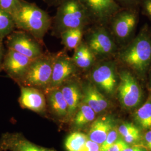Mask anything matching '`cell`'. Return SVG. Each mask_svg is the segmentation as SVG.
<instances>
[{"instance_id": "obj_1", "label": "cell", "mask_w": 151, "mask_h": 151, "mask_svg": "<svg viewBox=\"0 0 151 151\" xmlns=\"http://www.w3.org/2000/svg\"><path fill=\"white\" fill-rule=\"evenodd\" d=\"M12 16L15 27L27 32L39 41H42L52 22L47 12L35 4L24 0H20Z\"/></svg>"}, {"instance_id": "obj_2", "label": "cell", "mask_w": 151, "mask_h": 151, "mask_svg": "<svg viewBox=\"0 0 151 151\" xmlns=\"http://www.w3.org/2000/svg\"><path fill=\"white\" fill-rule=\"evenodd\" d=\"M121 61L140 78L145 77L151 65V39L143 30L119 54Z\"/></svg>"}, {"instance_id": "obj_3", "label": "cell", "mask_w": 151, "mask_h": 151, "mask_svg": "<svg viewBox=\"0 0 151 151\" xmlns=\"http://www.w3.org/2000/svg\"><path fill=\"white\" fill-rule=\"evenodd\" d=\"M90 20L79 0H63L57 6L53 19V31L59 35L65 30L84 28Z\"/></svg>"}, {"instance_id": "obj_4", "label": "cell", "mask_w": 151, "mask_h": 151, "mask_svg": "<svg viewBox=\"0 0 151 151\" xmlns=\"http://www.w3.org/2000/svg\"><path fill=\"white\" fill-rule=\"evenodd\" d=\"M54 55L44 54L32 60L19 85L42 90L48 88L52 75Z\"/></svg>"}, {"instance_id": "obj_5", "label": "cell", "mask_w": 151, "mask_h": 151, "mask_svg": "<svg viewBox=\"0 0 151 151\" xmlns=\"http://www.w3.org/2000/svg\"><path fill=\"white\" fill-rule=\"evenodd\" d=\"M90 81L106 96H113L116 91L119 75L115 63L112 61H101L90 69Z\"/></svg>"}, {"instance_id": "obj_6", "label": "cell", "mask_w": 151, "mask_h": 151, "mask_svg": "<svg viewBox=\"0 0 151 151\" xmlns=\"http://www.w3.org/2000/svg\"><path fill=\"white\" fill-rule=\"evenodd\" d=\"M116 92L119 102L127 109H133L140 105L143 91L135 76L126 70L119 73Z\"/></svg>"}, {"instance_id": "obj_7", "label": "cell", "mask_w": 151, "mask_h": 151, "mask_svg": "<svg viewBox=\"0 0 151 151\" xmlns=\"http://www.w3.org/2000/svg\"><path fill=\"white\" fill-rule=\"evenodd\" d=\"M6 40L7 49H10L27 56L35 59L44 54L42 45L36 38L23 31H13Z\"/></svg>"}, {"instance_id": "obj_8", "label": "cell", "mask_w": 151, "mask_h": 151, "mask_svg": "<svg viewBox=\"0 0 151 151\" xmlns=\"http://www.w3.org/2000/svg\"><path fill=\"white\" fill-rule=\"evenodd\" d=\"M90 20L104 24L117 14L119 7L115 0H79Z\"/></svg>"}, {"instance_id": "obj_9", "label": "cell", "mask_w": 151, "mask_h": 151, "mask_svg": "<svg viewBox=\"0 0 151 151\" xmlns=\"http://www.w3.org/2000/svg\"><path fill=\"white\" fill-rule=\"evenodd\" d=\"M78 69L72 57L65 52L54 55L52 75L49 88L60 87L65 82L76 77Z\"/></svg>"}, {"instance_id": "obj_10", "label": "cell", "mask_w": 151, "mask_h": 151, "mask_svg": "<svg viewBox=\"0 0 151 151\" xmlns=\"http://www.w3.org/2000/svg\"><path fill=\"white\" fill-rule=\"evenodd\" d=\"M86 43L95 55L106 57L115 50V44L110 33L103 27H96L87 34Z\"/></svg>"}, {"instance_id": "obj_11", "label": "cell", "mask_w": 151, "mask_h": 151, "mask_svg": "<svg viewBox=\"0 0 151 151\" xmlns=\"http://www.w3.org/2000/svg\"><path fill=\"white\" fill-rule=\"evenodd\" d=\"M32 60L15 50L7 49L4 55L2 70L11 79L19 83Z\"/></svg>"}, {"instance_id": "obj_12", "label": "cell", "mask_w": 151, "mask_h": 151, "mask_svg": "<svg viewBox=\"0 0 151 151\" xmlns=\"http://www.w3.org/2000/svg\"><path fill=\"white\" fill-rule=\"evenodd\" d=\"M0 151H56L38 146L20 133H3L0 138Z\"/></svg>"}, {"instance_id": "obj_13", "label": "cell", "mask_w": 151, "mask_h": 151, "mask_svg": "<svg viewBox=\"0 0 151 151\" xmlns=\"http://www.w3.org/2000/svg\"><path fill=\"white\" fill-rule=\"evenodd\" d=\"M19 103L23 109L37 113H43L47 109L45 95L43 90L32 87L20 85Z\"/></svg>"}, {"instance_id": "obj_14", "label": "cell", "mask_w": 151, "mask_h": 151, "mask_svg": "<svg viewBox=\"0 0 151 151\" xmlns=\"http://www.w3.org/2000/svg\"><path fill=\"white\" fill-rule=\"evenodd\" d=\"M82 103L89 106L96 114L103 113L110 107V101L90 81L81 83Z\"/></svg>"}, {"instance_id": "obj_15", "label": "cell", "mask_w": 151, "mask_h": 151, "mask_svg": "<svg viewBox=\"0 0 151 151\" xmlns=\"http://www.w3.org/2000/svg\"><path fill=\"white\" fill-rule=\"evenodd\" d=\"M59 87L68 105V120H70L82 101L81 83L74 77L65 82Z\"/></svg>"}, {"instance_id": "obj_16", "label": "cell", "mask_w": 151, "mask_h": 151, "mask_svg": "<svg viewBox=\"0 0 151 151\" xmlns=\"http://www.w3.org/2000/svg\"><path fill=\"white\" fill-rule=\"evenodd\" d=\"M115 126V119L112 115L105 114L100 116L92 123L88 138L101 145Z\"/></svg>"}, {"instance_id": "obj_17", "label": "cell", "mask_w": 151, "mask_h": 151, "mask_svg": "<svg viewBox=\"0 0 151 151\" xmlns=\"http://www.w3.org/2000/svg\"><path fill=\"white\" fill-rule=\"evenodd\" d=\"M45 91L47 106L52 113L60 120H68V108L59 87L49 88Z\"/></svg>"}, {"instance_id": "obj_18", "label": "cell", "mask_w": 151, "mask_h": 151, "mask_svg": "<svg viewBox=\"0 0 151 151\" xmlns=\"http://www.w3.org/2000/svg\"><path fill=\"white\" fill-rule=\"evenodd\" d=\"M113 22V30L116 37L124 40L133 32L137 22V18L133 13L125 12L114 16Z\"/></svg>"}, {"instance_id": "obj_19", "label": "cell", "mask_w": 151, "mask_h": 151, "mask_svg": "<svg viewBox=\"0 0 151 151\" xmlns=\"http://www.w3.org/2000/svg\"><path fill=\"white\" fill-rule=\"evenodd\" d=\"M72 58L78 70H87L95 64L96 57L86 42L82 41L75 49Z\"/></svg>"}, {"instance_id": "obj_20", "label": "cell", "mask_w": 151, "mask_h": 151, "mask_svg": "<svg viewBox=\"0 0 151 151\" xmlns=\"http://www.w3.org/2000/svg\"><path fill=\"white\" fill-rule=\"evenodd\" d=\"M96 114L85 103H81L72 118V125L76 129L84 128L88 124H91L96 119Z\"/></svg>"}, {"instance_id": "obj_21", "label": "cell", "mask_w": 151, "mask_h": 151, "mask_svg": "<svg viewBox=\"0 0 151 151\" xmlns=\"http://www.w3.org/2000/svg\"><path fill=\"white\" fill-rule=\"evenodd\" d=\"M135 125L144 131L151 130V96L134 114Z\"/></svg>"}, {"instance_id": "obj_22", "label": "cell", "mask_w": 151, "mask_h": 151, "mask_svg": "<svg viewBox=\"0 0 151 151\" xmlns=\"http://www.w3.org/2000/svg\"><path fill=\"white\" fill-rule=\"evenodd\" d=\"M120 138L129 145H134L142 138L141 130L135 124L124 122L117 127Z\"/></svg>"}, {"instance_id": "obj_23", "label": "cell", "mask_w": 151, "mask_h": 151, "mask_svg": "<svg viewBox=\"0 0 151 151\" xmlns=\"http://www.w3.org/2000/svg\"><path fill=\"white\" fill-rule=\"evenodd\" d=\"M84 28L78 27L68 29L60 34L62 43L67 50L75 49L82 41Z\"/></svg>"}, {"instance_id": "obj_24", "label": "cell", "mask_w": 151, "mask_h": 151, "mask_svg": "<svg viewBox=\"0 0 151 151\" xmlns=\"http://www.w3.org/2000/svg\"><path fill=\"white\" fill-rule=\"evenodd\" d=\"M88 139V136L84 133L78 131L73 132L66 138L65 148L67 151H79Z\"/></svg>"}, {"instance_id": "obj_25", "label": "cell", "mask_w": 151, "mask_h": 151, "mask_svg": "<svg viewBox=\"0 0 151 151\" xmlns=\"http://www.w3.org/2000/svg\"><path fill=\"white\" fill-rule=\"evenodd\" d=\"M15 27L11 14L0 8V38L3 40L12 32Z\"/></svg>"}, {"instance_id": "obj_26", "label": "cell", "mask_w": 151, "mask_h": 151, "mask_svg": "<svg viewBox=\"0 0 151 151\" xmlns=\"http://www.w3.org/2000/svg\"><path fill=\"white\" fill-rule=\"evenodd\" d=\"M120 138L117 129V126H115L109 133L105 140L100 145V151H106L114 143Z\"/></svg>"}, {"instance_id": "obj_27", "label": "cell", "mask_w": 151, "mask_h": 151, "mask_svg": "<svg viewBox=\"0 0 151 151\" xmlns=\"http://www.w3.org/2000/svg\"><path fill=\"white\" fill-rule=\"evenodd\" d=\"M20 0H0V8L12 15L19 5Z\"/></svg>"}, {"instance_id": "obj_28", "label": "cell", "mask_w": 151, "mask_h": 151, "mask_svg": "<svg viewBox=\"0 0 151 151\" xmlns=\"http://www.w3.org/2000/svg\"><path fill=\"white\" fill-rule=\"evenodd\" d=\"M128 147L129 145L120 138L106 151H124Z\"/></svg>"}, {"instance_id": "obj_29", "label": "cell", "mask_w": 151, "mask_h": 151, "mask_svg": "<svg viewBox=\"0 0 151 151\" xmlns=\"http://www.w3.org/2000/svg\"><path fill=\"white\" fill-rule=\"evenodd\" d=\"M79 151H100V145L88 139L84 146Z\"/></svg>"}, {"instance_id": "obj_30", "label": "cell", "mask_w": 151, "mask_h": 151, "mask_svg": "<svg viewBox=\"0 0 151 151\" xmlns=\"http://www.w3.org/2000/svg\"><path fill=\"white\" fill-rule=\"evenodd\" d=\"M142 139L143 143L146 149L148 151H151V130L146 131Z\"/></svg>"}, {"instance_id": "obj_31", "label": "cell", "mask_w": 151, "mask_h": 151, "mask_svg": "<svg viewBox=\"0 0 151 151\" xmlns=\"http://www.w3.org/2000/svg\"><path fill=\"white\" fill-rule=\"evenodd\" d=\"M144 8L147 14L151 18V0H145Z\"/></svg>"}, {"instance_id": "obj_32", "label": "cell", "mask_w": 151, "mask_h": 151, "mask_svg": "<svg viewBox=\"0 0 151 151\" xmlns=\"http://www.w3.org/2000/svg\"><path fill=\"white\" fill-rule=\"evenodd\" d=\"M5 53V51L3 46V44H0V71L2 70V65H3V61H4Z\"/></svg>"}, {"instance_id": "obj_33", "label": "cell", "mask_w": 151, "mask_h": 151, "mask_svg": "<svg viewBox=\"0 0 151 151\" xmlns=\"http://www.w3.org/2000/svg\"><path fill=\"white\" fill-rule=\"evenodd\" d=\"M49 6H58L63 0H43Z\"/></svg>"}, {"instance_id": "obj_34", "label": "cell", "mask_w": 151, "mask_h": 151, "mask_svg": "<svg viewBox=\"0 0 151 151\" xmlns=\"http://www.w3.org/2000/svg\"><path fill=\"white\" fill-rule=\"evenodd\" d=\"M124 151H147V150L139 147H128Z\"/></svg>"}, {"instance_id": "obj_35", "label": "cell", "mask_w": 151, "mask_h": 151, "mask_svg": "<svg viewBox=\"0 0 151 151\" xmlns=\"http://www.w3.org/2000/svg\"><path fill=\"white\" fill-rule=\"evenodd\" d=\"M149 83H150V87L151 92V69L150 71V75H149Z\"/></svg>"}, {"instance_id": "obj_36", "label": "cell", "mask_w": 151, "mask_h": 151, "mask_svg": "<svg viewBox=\"0 0 151 151\" xmlns=\"http://www.w3.org/2000/svg\"><path fill=\"white\" fill-rule=\"evenodd\" d=\"M2 41H3V40H2V39L0 38V44L2 43Z\"/></svg>"}, {"instance_id": "obj_37", "label": "cell", "mask_w": 151, "mask_h": 151, "mask_svg": "<svg viewBox=\"0 0 151 151\" xmlns=\"http://www.w3.org/2000/svg\"><path fill=\"white\" fill-rule=\"evenodd\" d=\"M122 1H128V2H129V1H133V0H122Z\"/></svg>"}]
</instances>
